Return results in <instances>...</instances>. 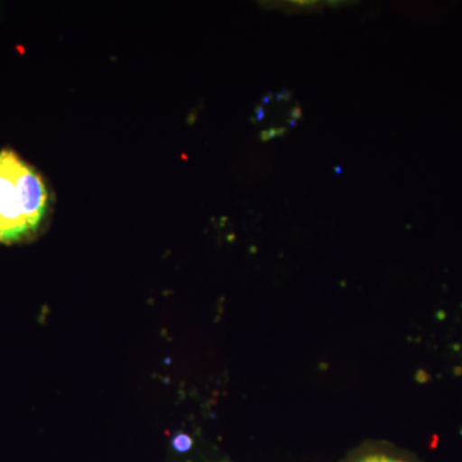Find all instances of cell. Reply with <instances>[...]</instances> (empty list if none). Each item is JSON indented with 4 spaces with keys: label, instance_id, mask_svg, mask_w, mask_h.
I'll list each match as a JSON object with an SVG mask.
<instances>
[{
    "label": "cell",
    "instance_id": "6da1fadb",
    "mask_svg": "<svg viewBox=\"0 0 462 462\" xmlns=\"http://www.w3.org/2000/svg\"><path fill=\"white\" fill-rule=\"evenodd\" d=\"M50 209V191L32 166L14 152H0V243L29 238Z\"/></svg>",
    "mask_w": 462,
    "mask_h": 462
},
{
    "label": "cell",
    "instance_id": "7a4b0ae2",
    "mask_svg": "<svg viewBox=\"0 0 462 462\" xmlns=\"http://www.w3.org/2000/svg\"><path fill=\"white\" fill-rule=\"evenodd\" d=\"M355 462H410L404 458L397 457L388 454H380V452H374V454L365 455L363 457L358 458Z\"/></svg>",
    "mask_w": 462,
    "mask_h": 462
},
{
    "label": "cell",
    "instance_id": "3957f363",
    "mask_svg": "<svg viewBox=\"0 0 462 462\" xmlns=\"http://www.w3.org/2000/svg\"><path fill=\"white\" fill-rule=\"evenodd\" d=\"M191 438L187 436V434H179L172 439V447L178 452H187L191 448Z\"/></svg>",
    "mask_w": 462,
    "mask_h": 462
}]
</instances>
